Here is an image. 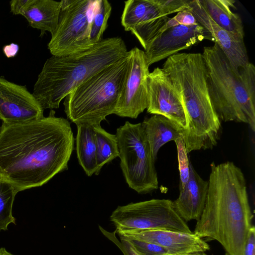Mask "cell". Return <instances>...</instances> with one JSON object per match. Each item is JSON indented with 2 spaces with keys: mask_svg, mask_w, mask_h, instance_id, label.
Wrapping results in <instances>:
<instances>
[{
  "mask_svg": "<svg viewBox=\"0 0 255 255\" xmlns=\"http://www.w3.org/2000/svg\"><path fill=\"white\" fill-rule=\"evenodd\" d=\"M48 116L0 128V179L17 192L47 183L67 169L75 138L68 120Z\"/></svg>",
  "mask_w": 255,
  "mask_h": 255,
  "instance_id": "cell-1",
  "label": "cell"
},
{
  "mask_svg": "<svg viewBox=\"0 0 255 255\" xmlns=\"http://www.w3.org/2000/svg\"><path fill=\"white\" fill-rule=\"evenodd\" d=\"M206 200L193 233L205 242L216 240L225 255H244L253 214L241 169L233 162L211 164Z\"/></svg>",
  "mask_w": 255,
  "mask_h": 255,
  "instance_id": "cell-2",
  "label": "cell"
},
{
  "mask_svg": "<svg viewBox=\"0 0 255 255\" xmlns=\"http://www.w3.org/2000/svg\"><path fill=\"white\" fill-rule=\"evenodd\" d=\"M162 69L184 107L187 126L183 139L187 152L212 149L220 138L222 125L211 102L202 53L173 54L166 59Z\"/></svg>",
  "mask_w": 255,
  "mask_h": 255,
  "instance_id": "cell-3",
  "label": "cell"
},
{
  "mask_svg": "<svg viewBox=\"0 0 255 255\" xmlns=\"http://www.w3.org/2000/svg\"><path fill=\"white\" fill-rule=\"evenodd\" d=\"M128 51L122 38L103 39L78 52L52 56L38 75L33 95L42 109H57L61 101L82 83L125 57Z\"/></svg>",
  "mask_w": 255,
  "mask_h": 255,
  "instance_id": "cell-4",
  "label": "cell"
},
{
  "mask_svg": "<svg viewBox=\"0 0 255 255\" xmlns=\"http://www.w3.org/2000/svg\"><path fill=\"white\" fill-rule=\"evenodd\" d=\"M213 108L221 122L249 125L255 131V67L249 63L237 74L222 50L215 43L202 53Z\"/></svg>",
  "mask_w": 255,
  "mask_h": 255,
  "instance_id": "cell-5",
  "label": "cell"
},
{
  "mask_svg": "<svg viewBox=\"0 0 255 255\" xmlns=\"http://www.w3.org/2000/svg\"><path fill=\"white\" fill-rule=\"evenodd\" d=\"M130 56L127 55L82 83L64 98L68 119L76 125H100L113 114L128 75Z\"/></svg>",
  "mask_w": 255,
  "mask_h": 255,
  "instance_id": "cell-6",
  "label": "cell"
},
{
  "mask_svg": "<svg viewBox=\"0 0 255 255\" xmlns=\"http://www.w3.org/2000/svg\"><path fill=\"white\" fill-rule=\"evenodd\" d=\"M120 166L128 186L139 194L158 188L155 162L141 123L126 122L117 129Z\"/></svg>",
  "mask_w": 255,
  "mask_h": 255,
  "instance_id": "cell-7",
  "label": "cell"
},
{
  "mask_svg": "<svg viewBox=\"0 0 255 255\" xmlns=\"http://www.w3.org/2000/svg\"><path fill=\"white\" fill-rule=\"evenodd\" d=\"M110 220L117 231L165 230L192 233L169 199H154L118 206Z\"/></svg>",
  "mask_w": 255,
  "mask_h": 255,
  "instance_id": "cell-8",
  "label": "cell"
},
{
  "mask_svg": "<svg viewBox=\"0 0 255 255\" xmlns=\"http://www.w3.org/2000/svg\"><path fill=\"white\" fill-rule=\"evenodd\" d=\"M57 26L48 44L53 56L70 54L93 45L90 33L95 0H61Z\"/></svg>",
  "mask_w": 255,
  "mask_h": 255,
  "instance_id": "cell-9",
  "label": "cell"
},
{
  "mask_svg": "<svg viewBox=\"0 0 255 255\" xmlns=\"http://www.w3.org/2000/svg\"><path fill=\"white\" fill-rule=\"evenodd\" d=\"M128 52L129 69L114 114L136 119L147 108L149 66L144 51L135 47Z\"/></svg>",
  "mask_w": 255,
  "mask_h": 255,
  "instance_id": "cell-10",
  "label": "cell"
},
{
  "mask_svg": "<svg viewBox=\"0 0 255 255\" xmlns=\"http://www.w3.org/2000/svg\"><path fill=\"white\" fill-rule=\"evenodd\" d=\"M204 39L213 41L211 34L199 23L190 26L178 25L165 30L155 37L144 51L150 66Z\"/></svg>",
  "mask_w": 255,
  "mask_h": 255,
  "instance_id": "cell-11",
  "label": "cell"
},
{
  "mask_svg": "<svg viewBox=\"0 0 255 255\" xmlns=\"http://www.w3.org/2000/svg\"><path fill=\"white\" fill-rule=\"evenodd\" d=\"M147 112L163 116L186 128V118L180 98L170 79L164 70L156 67L148 77Z\"/></svg>",
  "mask_w": 255,
  "mask_h": 255,
  "instance_id": "cell-12",
  "label": "cell"
},
{
  "mask_svg": "<svg viewBox=\"0 0 255 255\" xmlns=\"http://www.w3.org/2000/svg\"><path fill=\"white\" fill-rule=\"evenodd\" d=\"M37 100L26 86L0 77V120L6 124H17L43 117Z\"/></svg>",
  "mask_w": 255,
  "mask_h": 255,
  "instance_id": "cell-13",
  "label": "cell"
},
{
  "mask_svg": "<svg viewBox=\"0 0 255 255\" xmlns=\"http://www.w3.org/2000/svg\"><path fill=\"white\" fill-rule=\"evenodd\" d=\"M121 23L133 34L145 50L169 19L160 14L154 0L125 1Z\"/></svg>",
  "mask_w": 255,
  "mask_h": 255,
  "instance_id": "cell-14",
  "label": "cell"
},
{
  "mask_svg": "<svg viewBox=\"0 0 255 255\" xmlns=\"http://www.w3.org/2000/svg\"><path fill=\"white\" fill-rule=\"evenodd\" d=\"M119 236L160 246L176 255H208L209 245L193 233L165 230L117 231Z\"/></svg>",
  "mask_w": 255,
  "mask_h": 255,
  "instance_id": "cell-15",
  "label": "cell"
},
{
  "mask_svg": "<svg viewBox=\"0 0 255 255\" xmlns=\"http://www.w3.org/2000/svg\"><path fill=\"white\" fill-rule=\"evenodd\" d=\"M197 22L211 35L228 58L237 74L250 63L244 39L239 38L217 24L207 14L199 0H191L188 8Z\"/></svg>",
  "mask_w": 255,
  "mask_h": 255,
  "instance_id": "cell-16",
  "label": "cell"
},
{
  "mask_svg": "<svg viewBox=\"0 0 255 255\" xmlns=\"http://www.w3.org/2000/svg\"><path fill=\"white\" fill-rule=\"evenodd\" d=\"M208 180L203 179L190 164L188 180L179 190L178 197L172 205L174 209L185 222L198 220L203 212L207 198Z\"/></svg>",
  "mask_w": 255,
  "mask_h": 255,
  "instance_id": "cell-17",
  "label": "cell"
},
{
  "mask_svg": "<svg viewBox=\"0 0 255 255\" xmlns=\"http://www.w3.org/2000/svg\"><path fill=\"white\" fill-rule=\"evenodd\" d=\"M141 125L155 161L163 145L178 138H183L185 131L177 124L160 115L154 114L145 118Z\"/></svg>",
  "mask_w": 255,
  "mask_h": 255,
  "instance_id": "cell-18",
  "label": "cell"
},
{
  "mask_svg": "<svg viewBox=\"0 0 255 255\" xmlns=\"http://www.w3.org/2000/svg\"><path fill=\"white\" fill-rule=\"evenodd\" d=\"M61 2L53 0H33L23 15L33 28L40 30V36L46 31L53 34L57 26Z\"/></svg>",
  "mask_w": 255,
  "mask_h": 255,
  "instance_id": "cell-19",
  "label": "cell"
},
{
  "mask_svg": "<svg viewBox=\"0 0 255 255\" xmlns=\"http://www.w3.org/2000/svg\"><path fill=\"white\" fill-rule=\"evenodd\" d=\"M207 14L219 26L244 39V26L240 16L232 11L234 0H199Z\"/></svg>",
  "mask_w": 255,
  "mask_h": 255,
  "instance_id": "cell-20",
  "label": "cell"
},
{
  "mask_svg": "<svg viewBox=\"0 0 255 255\" xmlns=\"http://www.w3.org/2000/svg\"><path fill=\"white\" fill-rule=\"evenodd\" d=\"M76 150L80 165L86 174L91 176L97 169V148L94 126L77 125Z\"/></svg>",
  "mask_w": 255,
  "mask_h": 255,
  "instance_id": "cell-21",
  "label": "cell"
},
{
  "mask_svg": "<svg viewBox=\"0 0 255 255\" xmlns=\"http://www.w3.org/2000/svg\"><path fill=\"white\" fill-rule=\"evenodd\" d=\"M97 148L98 175L103 166L119 156V150L116 134L108 132L100 125L94 126Z\"/></svg>",
  "mask_w": 255,
  "mask_h": 255,
  "instance_id": "cell-22",
  "label": "cell"
},
{
  "mask_svg": "<svg viewBox=\"0 0 255 255\" xmlns=\"http://www.w3.org/2000/svg\"><path fill=\"white\" fill-rule=\"evenodd\" d=\"M121 242L113 241L125 255H176L156 244L119 236Z\"/></svg>",
  "mask_w": 255,
  "mask_h": 255,
  "instance_id": "cell-23",
  "label": "cell"
},
{
  "mask_svg": "<svg viewBox=\"0 0 255 255\" xmlns=\"http://www.w3.org/2000/svg\"><path fill=\"white\" fill-rule=\"evenodd\" d=\"M112 6L107 0H95L91 23L90 41L94 45L103 39Z\"/></svg>",
  "mask_w": 255,
  "mask_h": 255,
  "instance_id": "cell-24",
  "label": "cell"
},
{
  "mask_svg": "<svg viewBox=\"0 0 255 255\" xmlns=\"http://www.w3.org/2000/svg\"><path fill=\"white\" fill-rule=\"evenodd\" d=\"M17 191L10 183L0 179V231H6L10 224L15 223L12 210Z\"/></svg>",
  "mask_w": 255,
  "mask_h": 255,
  "instance_id": "cell-25",
  "label": "cell"
},
{
  "mask_svg": "<svg viewBox=\"0 0 255 255\" xmlns=\"http://www.w3.org/2000/svg\"><path fill=\"white\" fill-rule=\"evenodd\" d=\"M177 147L179 171V190L183 188L187 182L190 173L191 162L189 160L188 153L182 137L177 138L175 141Z\"/></svg>",
  "mask_w": 255,
  "mask_h": 255,
  "instance_id": "cell-26",
  "label": "cell"
},
{
  "mask_svg": "<svg viewBox=\"0 0 255 255\" xmlns=\"http://www.w3.org/2000/svg\"><path fill=\"white\" fill-rule=\"evenodd\" d=\"M191 0H154L163 16L187 9Z\"/></svg>",
  "mask_w": 255,
  "mask_h": 255,
  "instance_id": "cell-27",
  "label": "cell"
},
{
  "mask_svg": "<svg viewBox=\"0 0 255 255\" xmlns=\"http://www.w3.org/2000/svg\"><path fill=\"white\" fill-rule=\"evenodd\" d=\"M192 13L188 9H185L177 12L176 15L169 18L166 23L160 28L156 35L159 34L165 30L176 25H194L198 24Z\"/></svg>",
  "mask_w": 255,
  "mask_h": 255,
  "instance_id": "cell-28",
  "label": "cell"
},
{
  "mask_svg": "<svg viewBox=\"0 0 255 255\" xmlns=\"http://www.w3.org/2000/svg\"><path fill=\"white\" fill-rule=\"evenodd\" d=\"M33 0H12L9 2L10 11L14 14L23 15Z\"/></svg>",
  "mask_w": 255,
  "mask_h": 255,
  "instance_id": "cell-29",
  "label": "cell"
},
{
  "mask_svg": "<svg viewBox=\"0 0 255 255\" xmlns=\"http://www.w3.org/2000/svg\"><path fill=\"white\" fill-rule=\"evenodd\" d=\"M255 228L250 229L244 249V255H255Z\"/></svg>",
  "mask_w": 255,
  "mask_h": 255,
  "instance_id": "cell-30",
  "label": "cell"
},
{
  "mask_svg": "<svg viewBox=\"0 0 255 255\" xmlns=\"http://www.w3.org/2000/svg\"><path fill=\"white\" fill-rule=\"evenodd\" d=\"M18 50V45L14 43L6 45L3 49L4 54L8 58L14 57L17 54Z\"/></svg>",
  "mask_w": 255,
  "mask_h": 255,
  "instance_id": "cell-31",
  "label": "cell"
},
{
  "mask_svg": "<svg viewBox=\"0 0 255 255\" xmlns=\"http://www.w3.org/2000/svg\"><path fill=\"white\" fill-rule=\"evenodd\" d=\"M0 255H14L8 252L4 248H0Z\"/></svg>",
  "mask_w": 255,
  "mask_h": 255,
  "instance_id": "cell-32",
  "label": "cell"
},
{
  "mask_svg": "<svg viewBox=\"0 0 255 255\" xmlns=\"http://www.w3.org/2000/svg\"></svg>",
  "mask_w": 255,
  "mask_h": 255,
  "instance_id": "cell-33",
  "label": "cell"
}]
</instances>
